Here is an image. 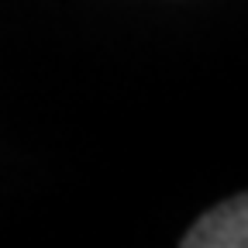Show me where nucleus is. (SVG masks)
Wrapping results in <instances>:
<instances>
[{
	"label": "nucleus",
	"instance_id": "f257e3e1",
	"mask_svg": "<svg viewBox=\"0 0 248 248\" xmlns=\"http://www.w3.org/2000/svg\"><path fill=\"white\" fill-rule=\"evenodd\" d=\"M179 245L183 248H248V193H238L210 207L207 214H200Z\"/></svg>",
	"mask_w": 248,
	"mask_h": 248
}]
</instances>
